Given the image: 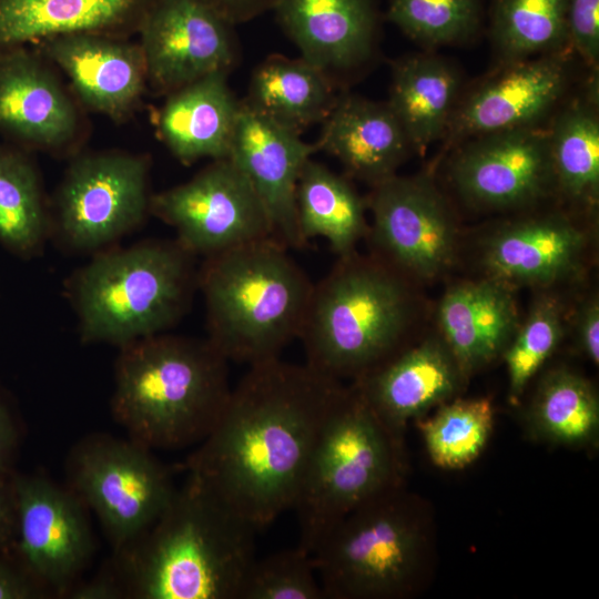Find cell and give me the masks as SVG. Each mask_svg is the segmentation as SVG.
Segmentation results:
<instances>
[{
  "mask_svg": "<svg viewBox=\"0 0 599 599\" xmlns=\"http://www.w3.org/2000/svg\"><path fill=\"white\" fill-rule=\"evenodd\" d=\"M345 386L304 364L248 366L187 475L256 531L293 509L319 433Z\"/></svg>",
  "mask_w": 599,
  "mask_h": 599,
  "instance_id": "obj_1",
  "label": "cell"
},
{
  "mask_svg": "<svg viewBox=\"0 0 599 599\" xmlns=\"http://www.w3.org/2000/svg\"><path fill=\"white\" fill-rule=\"evenodd\" d=\"M256 532L187 475L159 518L114 554L113 570L125 597L238 599Z\"/></svg>",
  "mask_w": 599,
  "mask_h": 599,
  "instance_id": "obj_2",
  "label": "cell"
},
{
  "mask_svg": "<svg viewBox=\"0 0 599 599\" xmlns=\"http://www.w3.org/2000/svg\"><path fill=\"white\" fill-rule=\"evenodd\" d=\"M229 363L206 337L166 332L124 345L114 363L112 416L150 449L201 443L230 396Z\"/></svg>",
  "mask_w": 599,
  "mask_h": 599,
  "instance_id": "obj_3",
  "label": "cell"
},
{
  "mask_svg": "<svg viewBox=\"0 0 599 599\" xmlns=\"http://www.w3.org/2000/svg\"><path fill=\"white\" fill-rule=\"evenodd\" d=\"M199 265L175 238L116 244L90 255L62 284L80 341L120 348L170 332L192 308Z\"/></svg>",
  "mask_w": 599,
  "mask_h": 599,
  "instance_id": "obj_4",
  "label": "cell"
},
{
  "mask_svg": "<svg viewBox=\"0 0 599 599\" xmlns=\"http://www.w3.org/2000/svg\"><path fill=\"white\" fill-rule=\"evenodd\" d=\"M290 251L266 237L199 265L205 337L229 362L248 367L280 358L298 339L314 283Z\"/></svg>",
  "mask_w": 599,
  "mask_h": 599,
  "instance_id": "obj_5",
  "label": "cell"
},
{
  "mask_svg": "<svg viewBox=\"0 0 599 599\" xmlns=\"http://www.w3.org/2000/svg\"><path fill=\"white\" fill-rule=\"evenodd\" d=\"M413 313L407 278L373 255L337 257L313 286L298 337L305 364L356 382L398 354Z\"/></svg>",
  "mask_w": 599,
  "mask_h": 599,
  "instance_id": "obj_6",
  "label": "cell"
},
{
  "mask_svg": "<svg viewBox=\"0 0 599 599\" xmlns=\"http://www.w3.org/2000/svg\"><path fill=\"white\" fill-rule=\"evenodd\" d=\"M396 441L353 386L345 387L308 459L293 507L311 555L351 511L396 484Z\"/></svg>",
  "mask_w": 599,
  "mask_h": 599,
  "instance_id": "obj_7",
  "label": "cell"
},
{
  "mask_svg": "<svg viewBox=\"0 0 599 599\" xmlns=\"http://www.w3.org/2000/svg\"><path fill=\"white\" fill-rule=\"evenodd\" d=\"M422 536L395 487L344 517L312 555L325 599L389 598L409 590Z\"/></svg>",
  "mask_w": 599,
  "mask_h": 599,
  "instance_id": "obj_8",
  "label": "cell"
},
{
  "mask_svg": "<svg viewBox=\"0 0 599 599\" xmlns=\"http://www.w3.org/2000/svg\"><path fill=\"white\" fill-rule=\"evenodd\" d=\"M150 170L143 154H75L50 199V242L90 256L139 230L151 216Z\"/></svg>",
  "mask_w": 599,
  "mask_h": 599,
  "instance_id": "obj_9",
  "label": "cell"
},
{
  "mask_svg": "<svg viewBox=\"0 0 599 599\" xmlns=\"http://www.w3.org/2000/svg\"><path fill=\"white\" fill-rule=\"evenodd\" d=\"M70 487L99 519L114 554L136 540L163 512L176 487L151 449L128 438L92 434L67 458Z\"/></svg>",
  "mask_w": 599,
  "mask_h": 599,
  "instance_id": "obj_10",
  "label": "cell"
},
{
  "mask_svg": "<svg viewBox=\"0 0 599 599\" xmlns=\"http://www.w3.org/2000/svg\"><path fill=\"white\" fill-rule=\"evenodd\" d=\"M150 212L202 260L272 237L257 194L229 158L213 160L189 181L153 193Z\"/></svg>",
  "mask_w": 599,
  "mask_h": 599,
  "instance_id": "obj_11",
  "label": "cell"
},
{
  "mask_svg": "<svg viewBox=\"0 0 599 599\" xmlns=\"http://www.w3.org/2000/svg\"><path fill=\"white\" fill-rule=\"evenodd\" d=\"M366 203L374 257L405 278H434L453 264L456 222L429 177L396 174L373 186Z\"/></svg>",
  "mask_w": 599,
  "mask_h": 599,
  "instance_id": "obj_12",
  "label": "cell"
},
{
  "mask_svg": "<svg viewBox=\"0 0 599 599\" xmlns=\"http://www.w3.org/2000/svg\"><path fill=\"white\" fill-rule=\"evenodd\" d=\"M233 27L206 0H154L136 33L148 88L169 95L207 75L230 73L237 58Z\"/></svg>",
  "mask_w": 599,
  "mask_h": 599,
  "instance_id": "obj_13",
  "label": "cell"
},
{
  "mask_svg": "<svg viewBox=\"0 0 599 599\" xmlns=\"http://www.w3.org/2000/svg\"><path fill=\"white\" fill-rule=\"evenodd\" d=\"M12 487L23 567L51 593H68L94 550L87 506L70 487L40 475L18 476Z\"/></svg>",
  "mask_w": 599,
  "mask_h": 599,
  "instance_id": "obj_14",
  "label": "cell"
},
{
  "mask_svg": "<svg viewBox=\"0 0 599 599\" xmlns=\"http://www.w3.org/2000/svg\"><path fill=\"white\" fill-rule=\"evenodd\" d=\"M454 151L451 181L474 206L526 207L556 190L549 130L538 124L478 135Z\"/></svg>",
  "mask_w": 599,
  "mask_h": 599,
  "instance_id": "obj_15",
  "label": "cell"
},
{
  "mask_svg": "<svg viewBox=\"0 0 599 599\" xmlns=\"http://www.w3.org/2000/svg\"><path fill=\"white\" fill-rule=\"evenodd\" d=\"M569 78L566 51L500 64L463 99L443 136V151L487 133L536 125L562 98Z\"/></svg>",
  "mask_w": 599,
  "mask_h": 599,
  "instance_id": "obj_16",
  "label": "cell"
},
{
  "mask_svg": "<svg viewBox=\"0 0 599 599\" xmlns=\"http://www.w3.org/2000/svg\"><path fill=\"white\" fill-rule=\"evenodd\" d=\"M81 130L75 102L34 47L0 51V133L9 143L74 153Z\"/></svg>",
  "mask_w": 599,
  "mask_h": 599,
  "instance_id": "obj_17",
  "label": "cell"
},
{
  "mask_svg": "<svg viewBox=\"0 0 599 599\" xmlns=\"http://www.w3.org/2000/svg\"><path fill=\"white\" fill-rule=\"evenodd\" d=\"M317 151L301 134L257 112L244 100L233 134L229 159L243 172L270 221L272 237L290 250L303 240L296 220V187L303 166Z\"/></svg>",
  "mask_w": 599,
  "mask_h": 599,
  "instance_id": "obj_18",
  "label": "cell"
},
{
  "mask_svg": "<svg viewBox=\"0 0 599 599\" xmlns=\"http://www.w3.org/2000/svg\"><path fill=\"white\" fill-rule=\"evenodd\" d=\"M31 47L69 78L83 104L114 121L129 118L148 88L142 50L130 38L77 33Z\"/></svg>",
  "mask_w": 599,
  "mask_h": 599,
  "instance_id": "obj_19",
  "label": "cell"
},
{
  "mask_svg": "<svg viewBox=\"0 0 599 599\" xmlns=\"http://www.w3.org/2000/svg\"><path fill=\"white\" fill-rule=\"evenodd\" d=\"M272 10L301 57L339 88L342 74L373 55L378 24L375 0H276Z\"/></svg>",
  "mask_w": 599,
  "mask_h": 599,
  "instance_id": "obj_20",
  "label": "cell"
},
{
  "mask_svg": "<svg viewBox=\"0 0 599 599\" xmlns=\"http://www.w3.org/2000/svg\"><path fill=\"white\" fill-rule=\"evenodd\" d=\"M461 377L445 342L432 338L399 352L353 386L397 441L407 420L449 398Z\"/></svg>",
  "mask_w": 599,
  "mask_h": 599,
  "instance_id": "obj_21",
  "label": "cell"
},
{
  "mask_svg": "<svg viewBox=\"0 0 599 599\" xmlns=\"http://www.w3.org/2000/svg\"><path fill=\"white\" fill-rule=\"evenodd\" d=\"M587 235L562 215L508 223L494 232L483 251L487 276L510 286H547L578 272Z\"/></svg>",
  "mask_w": 599,
  "mask_h": 599,
  "instance_id": "obj_22",
  "label": "cell"
},
{
  "mask_svg": "<svg viewBox=\"0 0 599 599\" xmlns=\"http://www.w3.org/2000/svg\"><path fill=\"white\" fill-rule=\"evenodd\" d=\"M337 159L346 176L372 187L396 175L413 151L387 102H376L342 90L322 122L315 143Z\"/></svg>",
  "mask_w": 599,
  "mask_h": 599,
  "instance_id": "obj_23",
  "label": "cell"
},
{
  "mask_svg": "<svg viewBox=\"0 0 599 599\" xmlns=\"http://www.w3.org/2000/svg\"><path fill=\"white\" fill-rule=\"evenodd\" d=\"M514 287L486 276L451 286L438 307L443 341L463 376L504 353L518 326Z\"/></svg>",
  "mask_w": 599,
  "mask_h": 599,
  "instance_id": "obj_24",
  "label": "cell"
},
{
  "mask_svg": "<svg viewBox=\"0 0 599 599\" xmlns=\"http://www.w3.org/2000/svg\"><path fill=\"white\" fill-rule=\"evenodd\" d=\"M154 0H0V51L77 33L131 38Z\"/></svg>",
  "mask_w": 599,
  "mask_h": 599,
  "instance_id": "obj_25",
  "label": "cell"
},
{
  "mask_svg": "<svg viewBox=\"0 0 599 599\" xmlns=\"http://www.w3.org/2000/svg\"><path fill=\"white\" fill-rule=\"evenodd\" d=\"M227 75L214 73L166 95L156 118L158 133L181 163L229 156L240 101Z\"/></svg>",
  "mask_w": 599,
  "mask_h": 599,
  "instance_id": "obj_26",
  "label": "cell"
},
{
  "mask_svg": "<svg viewBox=\"0 0 599 599\" xmlns=\"http://www.w3.org/2000/svg\"><path fill=\"white\" fill-rule=\"evenodd\" d=\"M461 73L435 53L408 54L392 63L387 104L414 152L423 155L441 140L459 100Z\"/></svg>",
  "mask_w": 599,
  "mask_h": 599,
  "instance_id": "obj_27",
  "label": "cell"
},
{
  "mask_svg": "<svg viewBox=\"0 0 599 599\" xmlns=\"http://www.w3.org/2000/svg\"><path fill=\"white\" fill-rule=\"evenodd\" d=\"M341 91L304 58L273 54L255 68L244 101L270 120L301 134L325 120Z\"/></svg>",
  "mask_w": 599,
  "mask_h": 599,
  "instance_id": "obj_28",
  "label": "cell"
},
{
  "mask_svg": "<svg viewBox=\"0 0 599 599\" xmlns=\"http://www.w3.org/2000/svg\"><path fill=\"white\" fill-rule=\"evenodd\" d=\"M296 220L303 240L325 238L337 257L356 251L367 237V203L349 177L321 162L307 160L296 187Z\"/></svg>",
  "mask_w": 599,
  "mask_h": 599,
  "instance_id": "obj_29",
  "label": "cell"
},
{
  "mask_svg": "<svg viewBox=\"0 0 599 599\" xmlns=\"http://www.w3.org/2000/svg\"><path fill=\"white\" fill-rule=\"evenodd\" d=\"M50 242V199L30 151L0 144V246L23 261Z\"/></svg>",
  "mask_w": 599,
  "mask_h": 599,
  "instance_id": "obj_30",
  "label": "cell"
},
{
  "mask_svg": "<svg viewBox=\"0 0 599 599\" xmlns=\"http://www.w3.org/2000/svg\"><path fill=\"white\" fill-rule=\"evenodd\" d=\"M597 102V95L572 101L548 129L556 190L585 209H595L599 199Z\"/></svg>",
  "mask_w": 599,
  "mask_h": 599,
  "instance_id": "obj_31",
  "label": "cell"
},
{
  "mask_svg": "<svg viewBox=\"0 0 599 599\" xmlns=\"http://www.w3.org/2000/svg\"><path fill=\"white\" fill-rule=\"evenodd\" d=\"M568 0H496L491 40L500 64L569 49Z\"/></svg>",
  "mask_w": 599,
  "mask_h": 599,
  "instance_id": "obj_32",
  "label": "cell"
},
{
  "mask_svg": "<svg viewBox=\"0 0 599 599\" xmlns=\"http://www.w3.org/2000/svg\"><path fill=\"white\" fill-rule=\"evenodd\" d=\"M530 417L542 438L564 445H583L598 435V396L580 375L565 368L554 369L538 388Z\"/></svg>",
  "mask_w": 599,
  "mask_h": 599,
  "instance_id": "obj_33",
  "label": "cell"
},
{
  "mask_svg": "<svg viewBox=\"0 0 599 599\" xmlns=\"http://www.w3.org/2000/svg\"><path fill=\"white\" fill-rule=\"evenodd\" d=\"M418 427L434 465L463 469L486 447L494 427V407L487 398L457 399L441 405Z\"/></svg>",
  "mask_w": 599,
  "mask_h": 599,
  "instance_id": "obj_34",
  "label": "cell"
},
{
  "mask_svg": "<svg viewBox=\"0 0 599 599\" xmlns=\"http://www.w3.org/2000/svg\"><path fill=\"white\" fill-rule=\"evenodd\" d=\"M387 19L425 48L463 43L481 23L479 0H389Z\"/></svg>",
  "mask_w": 599,
  "mask_h": 599,
  "instance_id": "obj_35",
  "label": "cell"
},
{
  "mask_svg": "<svg viewBox=\"0 0 599 599\" xmlns=\"http://www.w3.org/2000/svg\"><path fill=\"white\" fill-rule=\"evenodd\" d=\"M562 333L560 302L549 295L539 297L504 352L512 403L518 400L530 378L555 352Z\"/></svg>",
  "mask_w": 599,
  "mask_h": 599,
  "instance_id": "obj_36",
  "label": "cell"
},
{
  "mask_svg": "<svg viewBox=\"0 0 599 599\" xmlns=\"http://www.w3.org/2000/svg\"><path fill=\"white\" fill-rule=\"evenodd\" d=\"M238 599H325L313 556L298 545L251 564Z\"/></svg>",
  "mask_w": 599,
  "mask_h": 599,
  "instance_id": "obj_37",
  "label": "cell"
},
{
  "mask_svg": "<svg viewBox=\"0 0 599 599\" xmlns=\"http://www.w3.org/2000/svg\"><path fill=\"white\" fill-rule=\"evenodd\" d=\"M568 47L592 69L599 61V0H568Z\"/></svg>",
  "mask_w": 599,
  "mask_h": 599,
  "instance_id": "obj_38",
  "label": "cell"
},
{
  "mask_svg": "<svg viewBox=\"0 0 599 599\" xmlns=\"http://www.w3.org/2000/svg\"><path fill=\"white\" fill-rule=\"evenodd\" d=\"M50 593L24 567L0 560V599H34Z\"/></svg>",
  "mask_w": 599,
  "mask_h": 599,
  "instance_id": "obj_39",
  "label": "cell"
},
{
  "mask_svg": "<svg viewBox=\"0 0 599 599\" xmlns=\"http://www.w3.org/2000/svg\"><path fill=\"white\" fill-rule=\"evenodd\" d=\"M578 343L585 355L596 365L599 362V302L597 297L586 301L576 316Z\"/></svg>",
  "mask_w": 599,
  "mask_h": 599,
  "instance_id": "obj_40",
  "label": "cell"
},
{
  "mask_svg": "<svg viewBox=\"0 0 599 599\" xmlns=\"http://www.w3.org/2000/svg\"><path fill=\"white\" fill-rule=\"evenodd\" d=\"M67 595L74 599H119L125 597V591L112 570L88 582L73 586Z\"/></svg>",
  "mask_w": 599,
  "mask_h": 599,
  "instance_id": "obj_41",
  "label": "cell"
},
{
  "mask_svg": "<svg viewBox=\"0 0 599 599\" xmlns=\"http://www.w3.org/2000/svg\"><path fill=\"white\" fill-rule=\"evenodd\" d=\"M233 24L248 21L272 10L276 0H206Z\"/></svg>",
  "mask_w": 599,
  "mask_h": 599,
  "instance_id": "obj_42",
  "label": "cell"
},
{
  "mask_svg": "<svg viewBox=\"0 0 599 599\" xmlns=\"http://www.w3.org/2000/svg\"><path fill=\"white\" fill-rule=\"evenodd\" d=\"M16 540V505L12 481L0 475V552Z\"/></svg>",
  "mask_w": 599,
  "mask_h": 599,
  "instance_id": "obj_43",
  "label": "cell"
},
{
  "mask_svg": "<svg viewBox=\"0 0 599 599\" xmlns=\"http://www.w3.org/2000/svg\"><path fill=\"white\" fill-rule=\"evenodd\" d=\"M16 444V430L10 413L0 398V473L4 471Z\"/></svg>",
  "mask_w": 599,
  "mask_h": 599,
  "instance_id": "obj_44",
  "label": "cell"
}]
</instances>
